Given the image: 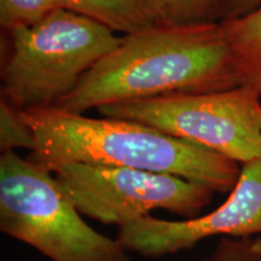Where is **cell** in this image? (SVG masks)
Masks as SVG:
<instances>
[{"label":"cell","instance_id":"cell-4","mask_svg":"<svg viewBox=\"0 0 261 261\" xmlns=\"http://www.w3.org/2000/svg\"><path fill=\"white\" fill-rule=\"evenodd\" d=\"M0 230L51 261H130L117 238L85 223L54 173L15 151L0 156Z\"/></svg>","mask_w":261,"mask_h":261},{"label":"cell","instance_id":"cell-2","mask_svg":"<svg viewBox=\"0 0 261 261\" xmlns=\"http://www.w3.org/2000/svg\"><path fill=\"white\" fill-rule=\"evenodd\" d=\"M34 135L29 160L54 173L70 163L168 173L214 192L232 190L240 163L128 120L89 117L60 108L21 112Z\"/></svg>","mask_w":261,"mask_h":261},{"label":"cell","instance_id":"cell-3","mask_svg":"<svg viewBox=\"0 0 261 261\" xmlns=\"http://www.w3.org/2000/svg\"><path fill=\"white\" fill-rule=\"evenodd\" d=\"M9 33L2 98L21 112L56 106L122 40L107 25L69 9Z\"/></svg>","mask_w":261,"mask_h":261},{"label":"cell","instance_id":"cell-5","mask_svg":"<svg viewBox=\"0 0 261 261\" xmlns=\"http://www.w3.org/2000/svg\"><path fill=\"white\" fill-rule=\"evenodd\" d=\"M261 94L247 86L107 104L100 116L128 120L247 163L261 156Z\"/></svg>","mask_w":261,"mask_h":261},{"label":"cell","instance_id":"cell-8","mask_svg":"<svg viewBox=\"0 0 261 261\" xmlns=\"http://www.w3.org/2000/svg\"><path fill=\"white\" fill-rule=\"evenodd\" d=\"M67 9L123 35L159 23L156 0H62Z\"/></svg>","mask_w":261,"mask_h":261},{"label":"cell","instance_id":"cell-1","mask_svg":"<svg viewBox=\"0 0 261 261\" xmlns=\"http://www.w3.org/2000/svg\"><path fill=\"white\" fill-rule=\"evenodd\" d=\"M241 86L220 22L167 23L123 35L56 108L85 114L107 104Z\"/></svg>","mask_w":261,"mask_h":261},{"label":"cell","instance_id":"cell-6","mask_svg":"<svg viewBox=\"0 0 261 261\" xmlns=\"http://www.w3.org/2000/svg\"><path fill=\"white\" fill-rule=\"evenodd\" d=\"M58 187L85 217L117 226L165 210L196 218L213 200L211 188L143 169L70 163L54 172Z\"/></svg>","mask_w":261,"mask_h":261},{"label":"cell","instance_id":"cell-13","mask_svg":"<svg viewBox=\"0 0 261 261\" xmlns=\"http://www.w3.org/2000/svg\"><path fill=\"white\" fill-rule=\"evenodd\" d=\"M205 261H261V238H223Z\"/></svg>","mask_w":261,"mask_h":261},{"label":"cell","instance_id":"cell-10","mask_svg":"<svg viewBox=\"0 0 261 261\" xmlns=\"http://www.w3.org/2000/svg\"><path fill=\"white\" fill-rule=\"evenodd\" d=\"M224 0H156L159 17L167 23L220 22Z\"/></svg>","mask_w":261,"mask_h":261},{"label":"cell","instance_id":"cell-12","mask_svg":"<svg viewBox=\"0 0 261 261\" xmlns=\"http://www.w3.org/2000/svg\"><path fill=\"white\" fill-rule=\"evenodd\" d=\"M34 135L22 117L21 110L2 98L0 100V149L2 152L16 149H34Z\"/></svg>","mask_w":261,"mask_h":261},{"label":"cell","instance_id":"cell-9","mask_svg":"<svg viewBox=\"0 0 261 261\" xmlns=\"http://www.w3.org/2000/svg\"><path fill=\"white\" fill-rule=\"evenodd\" d=\"M220 24L232 50L241 85L261 94V5Z\"/></svg>","mask_w":261,"mask_h":261},{"label":"cell","instance_id":"cell-11","mask_svg":"<svg viewBox=\"0 0 261 261\" xmlns=\"http://www.w3.org/2000/svg\"><path fill=\"white\" fill-rule=\"evenodd\" d=\"M60 9L62 0H0V24L8 32L33 25Z\"/></svg>","mask_w":261,"mask_h":261},{"label":"cell","instance_id":"cell-7","mask_svg":"<svg viewBox=\"0 0 261 261\" xmlns=\"http://www.w3.org/2000/svg\"><path fill=\"white\" fill-rule=\"evenodd\" d=\"M261 233V156L243 163L230 196L220 207L188 220L148 217L119 226L117 240L128 252L162 257L191 249L205 238H247Z\"/></svg>","mask_w":261,"mask_h":261},{"label":"cell","instance_id":"cell-14","mask_svg":"<svg viewBox=\"0 0 261 261\" xmlns=\"http://www.w3.org/2000/svg\"><path fill=\"white\" fill-rule=\"evenodd\" d=\"M260 5L261 0H224L220 22L225 21V19L242 17V16L249 14L253 10L259 8Z\"/></svg>","mask_w":261,"mask_h":261}]
</instances>
